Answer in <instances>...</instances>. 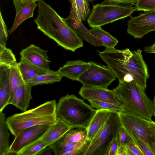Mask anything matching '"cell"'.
<instances>
[{
    "label": "cell",
    "mask_w": 155,
    "mask_h": 155,
    "mask_svg": "<svg viewBox=\"0 0 155 155\" xmlns=\"http://www.w3.org/2000/svg\"><path fill=\"white\" fill-rule=\"evenodd\" d=\"M71 129L67 131L63 136L67 140L76 143L83 141L87 139V129L81 128Z\"/></svg>",
    "instance_id": "cell-28"
},
{
    "label": "cell",
    "mask_w": 155,
    "mask_h": 155,
    "mask_svg": "<svg viewBox=\"0 0 155 155\" xmlns=\"http://www.w3.org/2000/svg\"><path fill=\"white\" fill-rule=\"evenodd\" d=\"M119 144L117 136L111 143L107 152V155H116Z\"/></svg>",
    "instance_id": "cell-39"
},
{
    "label": "cell",
    "mask_w": 155,
    "mask_h": 155,
    "mask_svg": "<svg viewBox=\"0 0 155 155\" xmlns=\"http://www.w3.org/2000/svg\"><path fill=\"white\" fill-rule=\"evenodd\" d=\"M53 152L52 148L50 147H48L39 152L37 155H51Z\"/></svg>",
    "instance_id": "cell-40"
},
{
    "label": "cell",
    "mask_w": 155,
    "mask_h": 155,
    "mask_svg": "<svg viewBox=\"0 0 155 155\" xmlns=\"http://www.w3.org/2000/svg\"><path fill=\"white\" fill-rule=\"evenodd\" d=\"M89 62L90 67L80 76L78 81L84 87L107 88L116 78L112 70L108 66Z\"/></svg>",
    "instance_id": "cell-9"
},
{
    "label": "cell",
    "mask_w": 155,
    "mask_h": 155,
    "mask_svg": "<svg viewBox=\"0 0 155 155\" xmlns=\"http://www.w3.org/2000/svg\"><path fill=\"white\" fill-rule=\"evenodd\" d=\"M129 134L143 155H155L154 152L143 141L134 135Z\"/></svg>",
    "instance_id": "cell-32"
},
{
    "label": "cell",
    "mask_w": 155,
    "mask_h": 155,
    "mask_svg": "<svg viewBox=\"0 0 155 155\" xmlns=\"http://www.w3.org/2000/svg\"><path fill=\"white\" fill-rule=\"evenodd\" d=\"M8 34L7 26L0 12V44L6 46Z\"/></svg>",
    "instance_id": "cell-35"
},
{
    "label": "cell",
    "mask_w": 155,
    "mask_h": 155,
    "mask_svg": "<svg viewBox=\"0 0 155 155\" xmlns=\"http://www.w3.org/2000/svg\"><path fill=\"white\" fill-rule=\"evenodd\" d=\"M5 114L0 112V155L9 154V137Z\"/></svg>",
    "instance_id": "cell-23"
},
{
    "label": "cell",
    "mask_w": 155,
    "mask_h": 155,
    "mask_svg": "<svg viewBox=\"0 0 155 155\" xmlns=\"http://www.w3.org/2000/svg\"><path fill=\"white\" fill-rule=\"evenodd\" d=\"M71 129V127L63 120L57 117L55 123L50 125L40 139L49 147Z\"/></svg>",
    "instance_id": "cell-14"
},
{
    "label": "cell",
    "mask_w": 155,
    "mask_h": 155,
    "mask_svg": "<svg viewBox=\"0 0 155 155\" xmlns=\"http://www.w3.org/2000/svg\"><path fill=\"white\" fill-rule=\"evenodd\" d=\"M111 111L106 110H99L92 119L87 129V139L91 141L105 124L108 120Z\"/></svg>",
    "instance_id": "cell-19"
},
{
    "label": "cell",
    "mask_w": 155,
    "mask_h": 155,
    "mask_svg": "<svg viewBox=\"0 0 155 155\" xmlns=\"http://www.w3.org/2000/svg\"><path fill=\"white\" fill-rule=\"evenodd\" d=\"M97 110L75 95L67 94L59 99L56 112L72 129H87Z\"/></svg>",
    "instance_id": "cell-5"
},
{
    "label": "cell",
    "mask_w": 155,
    "mask_h": 155,
    "mask_svg": "<svg viewBox=\"0 0 155 155\" xmlns=\"http://www.w3.org/2000/svg\"><path fill=\"white\" fill-rule=\"evenodd\" d=\"M127 25V32L135 38H141L148 33L155 31V10L131 17Z\"/></svg>",
    "instance_id": "cell-10"
},
{
    "label": "cell",
    "mask_w": 155,
    "mask_h": 155,
    "mask_svg": "<svg viewBox=\"0 0 155 155\" xmlns=\"http://www.w3.org/2000/svg\"><path fill=\"white\" fill-rule=\"evenodd\" d=\"M90 66L89 62H86L81 60L68 61L58 71L63 77L78 81L80 76Z\"/></svg>",
    "instance_id": "cell-15"
},
{
    "label": "cell",
    "mask_w": 155,
    "mask_h": 155,
    "mask_svg": "<svg viewBox=\"0 0 155 155\" xmlns=\"http://www.w3.org/2000/svg\"><path fill=\"white\" fill-rule=\"evenodd\" d=\"M51 125H39L24 129L15 137L10 146L9 154L17 153L22 149L39 139Z\"/></svg>",
    "instance_id": "cell-11"
},
{
    "label": "cell",
    "mask_w": 155,
    "mask_h": 155,
    "mask_svg": "<svg viewBox=\"0 0 155 155\" xmlns=\"http://www.w3.org/2000/svg\"><path fill=\"white\" fill-rule=\"evenodd\" d=\"M116 155H126L125 146H119Z\"/></svg>",
    "instance_id": "cell-42"
},
{
    "label": "cell",
    "mask_w": 155,
    "mask_h": 155,
    "mask_svg": "<svg viewBox=\"0 0 155 155\" xmlns=\"http://www.w3.org/2000/svg\"><path fill=\"white\" fill-rule=\"evenodd\" d=\"M10 96L8 105L21 82L23 81L18 66V63L15 62L10 66L9 73Z\"/></svg>",
    "instance_id": "cell-25"
},
{
    "label": "cell",
    "mask_w": 155,
    "mask_h": 155,
    "mask_svg": "<svg viewBox=\"0 0 155 155\" xmlns=\"http://www.w3.org/2000/svg\"><path fill=\"white\" fill-rule=\"evenodd\" d=\"M113 90L123 107L122 113L152 120L154 113L153 101L147 97L145 90L134 80L119 82Z\"/></svg>",
    "instance_id": "cell-3"
},
{
    "label": "cell",
    "mask_w": 155,
    "mask_h": 155,
    "mask_svg": "<svg viewBox=\"0 0 155 155\" xmlns=\"http://www.w3.org/2000/svg\"><path fill=\"white\" fill-rule=\"evenodd\" d=\"M79 94L84 99L107 102L121 106L116 97L113 90L107 88L82 86Z\"/></svg>",
    "instance_id": "cell-13"
},
{
    "label": "cell",
    "mask_w": 155,
    "mask_h": 155,
    "mask_svg": "<svg viewBox=\"0 0 155 155\" xmlns=\"http://www.w3.org/2000/svg\"><path fill=\"white\" fill-rule=\"evenodd\" d=\"M57 104L55 100L46 102L36 107L8 117L6 122L15 137L26 128L39 125H51L56 121Z\"/></svg>",
    "instance_id": "cell-4"
},
{
    "label": "cell",
    "mask_w": 155,
    "mask_h": 155,
    "mask_svg": "<svg viewBox=\"0 0 155 155\" xmlns=\"http://www.w3.org/2000/svg\"><path fill=\"white\" fill-rule=\"evenodd\" d=\"M64 19L68 26L82 39L95 47L103 46L102 42L91 33L81 21H77L69 16Z\"/></svg>",
    "instance_id": "cell-16"
},
{
    "label": "cell",
    "mask_w": 155,
    "mask_h": 155,
    "mask_svg": "<svg viewBox=\"0 0 155 155\" xmlns=\"http://www.w3.org/2000/svg\"><path fill=\"white\" fill-rule=\"evenodd\" d=\"M138 0H104L101 4L105 5H135Z\"/></svg>",
    "instance_id": "cell-36"
},
{
    "label": "cell",
    "mask_w": 155,
    "mask_h": 155,
    "mask_svg": "<svg viewBox=\"0 0 155 155\" xmlns=\"http://www.w3.org/2000/svg\"><path fill=\"white\" fill-rule=\"evenodd\" d=\"M10 66L0 65V112L8 105L10 96Z\"/></svg>",
    "instance_id": "cell-18"
},
{
    "label": "cell",
    "mask_w": 155,
    "mask_h": 155,
    "mask_svg": "<svg viewBox=\"0 0 155 155\" xmlns=\"http://www.w3.org/2000/svg\"><path fill=\"white\" fill-rule=\"evenodd\" d=\"M118 114L121 126L144 142L155 154V121L126 113Z\"/></svg>",
    "instance_id": "cell-7"
},
{
    "label": "cell",
    "mask_w": 155,
    "mask_h": 155,
    "mask_svg": "<svg viewBox=\"0 0 155 155\" xmlns=\"http://www.w3.org/2000/svg\"><path fill=\"white\" fill-rule=\"evenodd\" d=\"M153 102L154 110L153 115L154 116L155 118V96L154 97L153 100Z\"/></svg>",
    "instance_id": "cell-43"
},
{
    "label": "cell",
    "mask_w": 155,
    "mask_h": 155,
    "mask_svg": "<svg viewBox=\"0 0 155 155\" xmlns=\"http://www.w3.org/2000/svg\"><path fill=\"white\" fill-rule=\"evenodd\" d=\"M48 51L31 44L23 49L20 52L21 58L25 60L46 72L51 70L47 53Z\"/></svg>",
    "instance_id": "cell-12"
},
{
    "label": "cell",
    "mask_w": 155,
    "mask_h": 155,
    "mask_svg": "<svg viewBox=\"0 0 155 155\" xmlns=\"http://www.w3.org/2000/svg\"><path fill=\"white\" fill-rule=\"evenodd\" d=\"M18 66L24 81L28 84L36 76L47 72L21 58Z\"/></svg>",
    "instance_id": "cell-21"
},
{
    "label": "cell",
    "mask_w": 155,
    "mask_h": 155,
    "mask_svg": "<svg viewBox=\"0 0 155 155\" xmlns=\"http://www.w3.org/2000/svg\"><path fill=\"white\" fill-rule=\"evenodd\" d=\"M38 0H12L14 4L16 14L20 9L31 1L38 2Z\"/></svg>",
    "instance_id": "cell-38"
},
{
    "label": "cell",
    "mask_w": 155,
    "mask_h": 155,
    "mask_svg": "<svg viewBox=\"0 0 155 155\" xmlns=\"http://www.w3.org/2000/svg\"><path fill=\"white\" fill-rule=\"evenodd\" d=\"M69 0L71 4L69 17L77 21H85L91 13L89 0Z\"/></svg>",
    "instance_id": "cell-20"
},
{
    "label": "cell",
    "mask_w": 155,
    "mask_h": 155,
    "mask_svg": "<svg viewBox=\"0 0 155 155\" xmlns=\"http://www.w3.org/2000/svg\"><path fill=\"white\" fill-rule=\"evenodd\" d=\"M31 87L23 80L16 90L9 104L15 106L23 112L26 111L30 101L32 98Z\"/></svg>",
    "instance_id": "cell-17"
},
{
    "label": "cell",
    "mask_w": 155,
    "mask_h": 155,
    "mask_svg": "<svg viewBox=\"0 0 155 155\" xmlns=\"http://www.w3.org/2000/svg\"><path fill=\"white\" fill-rule=\"evenodd\" d=\"M38 5L36 2L31 1L21 8L17 14L15 18L13 25L9 31L12 34L25 20L32 18L34 16V12Z\"/></svg>",
    "instance_id": "cell-22"
},
{
    "label": "cell",
    "mask_w": 155,
    "mask_h": 155,
    "mask_svg": "<svg viewBox=\"0 0 155 155\" xmlns=\"http://www.w3.org/2000/svg\"><path fill=\"white\" fill-rule=\"evenodd\" d=\"M136 11H147L155 10V0H138L134 7Z\"/></svg>",
    "instance_id": "cell-33"
},
{
    "label": "cell",
    "mask_w": 155,
    "mask_h": 155,
    "mask_svg": "<svg viewBox=\"0 0 155 155\" xmlns=\"http://www.w3.org/2000/svg\"><path fill=\"white\" fill-rule=\"evenodd\" d=\"M38 15L34 21L38 29L66 50L75 52L83 46V40L44 0H38Z\"/></svg>",
    "instance_id": "cell-2"
},
{
    "label": "cell",
    "mask_w": 155,
    "mask_h": 155,
    "mask_svg": "<svg viewBox=\"0 0 155 155\" xmlns=\"http://www.w3.org/2000/svg\"><path fill=\"white\" fill-rule=\"evenodd\" d=\"M63 77L58 71L51 70L45 74L36 76L28 84L32 87L38 84H52L59 82Z\"/></svg>",
    "instance_id": "cell-24"
},
{
    "label": "cell",
    "mask_w": 155,
    "mask_h": 155,
    "mask_svg": "<svg viewBox=\"0 0 155 155\" xmlns=\"http://www.w3.org/2000/svg\"><path fill=\"white\" fill-rule=\"evenodd\" d=\"M135 11L132 6L97 4L93 6L87 22L91 28L101 27L131 16Z\"/></svg>",
    "instance_id": "cell-8"
},
{
    "label": "cell",
    "mask_w": 155,
    "mask_h": 155,
    "mask_svg": "<svg viewBox=\"0 0 155 155\" xmlns=\"http://www.w3.org/2000/svg\"><path fill=\"white\" fill-rule=\"evenodd\" d=\"M144 51L148 53L155 54V43L151 46L145 47Z\"/></svg>",
    "instance_id": "cell-41"
},
{
    "label": "cell",
    "mask_w": 155,
    "mask_h": 155,
    "mask_svg": "<svg viewBox=\"0 0 155 155\" xmlns=\"http://www.w3.org/2000/svg\"><path fill=\"white\" fill-rule=\"evenodd\" d=\"M97 51L119 82L134 80L145 90L150 75L141 50L131 51L128 48L119 50L114 48Z\"/></svg>",
    "instance_id": "cell-1"
},
{
    "label": "cell",
    "mask_w": 155,
    "mask_h": 155,
    "mask_svg": "<svg viewBox=\"0 0 155 155\" xmlns=\"http://www.w3.org/2000/svg\"><path fill=\"white\" fill-rule=\"evenodd\" d=\"M117 137L119 146H125L129 143L133 141L132 138L122 126L119 130Z\"/></svg>",
    "instance_id": "cell-34"
},
{
    "label": "cell",
    "mask_w": 155,
    "mask_h": 155,
    "mask_svg": "<svg viewBox=\"0 0 155 155\" xmlns=\"http://www.w3.org/2000/svg\"><path fill=\"white\" fill-rule=\"evenodd\" d=\"M126 155H143V154L133 141L125 146Z\"/></svg>",
    "instance_id": "cell-37"
},
{
    "label": "cell",
    "mask_w": 155,
    "mask_h": 155,
    "mask_svg": "<svg viewBox=\"0 0 155 155\" xmlns=\"http://www.w3.org/2000/svg\"><path fill=\"white\" fill-rule=\"evenodd\" d=\"M91 141L85 140L75 143L73 146L64 151L62 155H85Z\"/></svg>",
    "instance_id": "cell-30"
},
{
    "label": "cell",
    "mask_w": 155,
    "mask_h": 155,
    "mask_svg": "<svg viewBox=\"0 0 155 155\" xmlns=\"http://www.w3.org/2000/svg\"><path fill=\"white\" fill-rule=\"evenodd\" d=\"M48 145L40 139L25 147L21 150L17 155H35Z\"/></svg>",
    "instance_id": "cell-27"
},
{
    "label": "cell",
    "mask_w": 155,
    "mask_h": 155,
    "mask_svg": "<svg viewBox=\"0 0 155 155\" xmlns=\"http://www.w3.org/2000/svg\"><path fill=\"white\" fill-rule=\"evenodd\" d=\"M16 62L15 56L11 50L0 44V65L11 66Z\"/></svg>",
    "instance_id": "cell-31"
},
{
    "label": "cell",
    "mask_w": 155,
    "mask_h": 155,
    "mask_svg": "<svg viewBox=\"0 0 155 155\" xmlns=\"http://www.w3.org/2000/svg\"><path fill=\"white\" fill-rule=\"evenodd\" d=\"M121 126L118 113L111 111L106 123L91 141L85 155H107Z\"/></svg>",
    "instance_id": "cell-6"
},
{
    "label": "cell",
    "mask_w": 155,
    "mask_h": 155,
    "mask_svg": "<svg viewBox=\"0 0 155 155\" xmlns=\"http://www.w3.org/2000/svg\"><path fill=\"white\" fill-rule=\"evenodd\" d=\"M90 30L106 48H114L118 42L116 38L112 36L109 32L103 30L101 27L92 28Z\"/></svg>",
    "instance_id": "cell-26"
},
{
    "label": "cell",
    "mask_w": 155,
    "mask_h": 155,
    "mask_svg": "<svg viewBox=\"0 0 155 155\" xmlns=\"http://www.w3.org/2000/svg\"><path fill=\"white\" fill-rule=\"evenodd\" d=\"M88 101L90 106L97 110H106L118 113H122L123 111V107L121 105L104 101L93 100H88Z\"/></svg>",
    "instance_id": "cell-29"
}]
</instances>
